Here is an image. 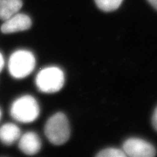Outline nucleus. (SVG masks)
<instances>
[{"instance_id": "1", "label": "nucleus", "mask_w": 157, "mask_h": 157, "mask_svg": "<svg viewBox=\"0 0 157 157\" xmlns=\"http://www.w3.org/2000/svg\"><path fill=\"white\" fill-rule=\"evenodd\" d=\"M36 60L33 54L25 49L14 51L8 61V70L13 78L17 79L28 77L36 67Z\"/></svg>"}, {"instance_id": "2", "label": "nucleus", "mask_w": 157, "mask_h": 157, "mask_svg": "<svg viewBox=\"0 0 157 157\" xmlns=\"http://www.w3.org/2000/svg\"><path fill=\"white\" fill-rule=\"evenodd\" d=\"M45 134L48 141L55 145H61L70 136V126L66 116L61 112L51 116L45 126Z\"/></svg>"}, {"instance_id": "3", "label": "nucleus", "mask_w": 157, "mask_h": 157, "mask_svg": "<svg viewBox=\"0 0 157 157\" xmlns=\"http://www.w3.org/2000/svg\"><path fill=\"white\" fill-rule=\"evenodd\" d=\"M40 108L35 98L24 95L14 100L10 109V113L14 120L22 123L35 121L39 115Z\"/></svg>"}, {"instance_id": "4", "label": "nucleus", "mask_w": 157, "mask_h": 157, "mask_svg": "<svg viewBox=\"0 0 157 157\" xmlns=\"http://www.w3.org/2000/svg\"><path fill=\"white\" fill-rule=\"evenodd\" d=\"M38 90L45 94H52L60 90L64 85V73L60 67L48 66L39 71L36 77Z\"/></svg>"}, {"instance_id": "5", "label": "nucleus", "mask_w": 157, "mask_h": 157, "mask_svg": "<svg viewBox=\"0 0 157 157\" xmlns=\"http://www.w3.org/2000/svg\"><path fill=\"white\" fill-rule=\"evenodd\" d=\"M122 151L126 156L153 157L156 155V150L153 145L144 140L134 137L124 141Z\"/></svg>"}, {"instance_id": "6", "label": "nucleus", "mask_w": 157, "mask_h": 157, "mask_svg": "<svg viewBox=\"0 0 157 157\" xmlns=\"http://www.w3.org/2000/svg\"><path fill=\"white\" fill-rule=\"evenodd\" d=\"M32 26V20L27 14L17 13L10 17L1 26L2 33L9 34L28 30Z\"/></svg>"}, {"instance_id": "7", "label": "nucleus", "mask_w": 157, "mask_h": 157, "mask_svg": "<svg viewBox=\"0 0 157 157\" xmlns=\"http://www.w3.org/2000/svg\"><path fill=\"white\" fill-rule=\"evenodd\" d=\"M18 147L23 153L34 155L41 150V141L39 136L35 132H28L20 137Z\"/></svg>"}, {"instance_id": "8", "label": "nucleus", "mask_w": 157, "mask_h": 157, "mask_svg": "<svg viewBox=\"0 0 157 157\" xmlns=\"http://www.w3.org/2000/svg\"><path fill=\"white\" fill-rule=\"evenodd\" d=\"M21 136L19 127L13 123H6L0 127V141L6 145H11Z\"/></svg>"}, {"instance_id": "9", "label": "nucleus", "mask_w": 157, "mask_h": 157, "mask_svg": "<svg viewBox=\"0 0 157 157\" xmlns=\"http://www.w3.org/2000/svg\"><path fill=\"white\" fill-rule=\"evenodd\" d=\"M22 7V0H0V20L6 21L18 13Z\"/></svg>"}, {"instance_id": "10", "label": "nucleus", "mask_w": 157, "mask_h": 157, "mask_svg": "<svg viewBox=\"0 0 157 157\" xmlns=\"http://www.w3.org/2000/svg\"><path fill=\"white\" fill-rule=\"evenodd\" d=\"M98 8L105 12H111L120 7L123 0H94Z\"/></svg>"}, {"instance_id": "11", "label": "nucleus", "mask_w": 157, "mask_h": 157, "mask_svg": "<svg viewBox=\"0 0 157 157\" xmlns=\"http://www.w3.org/2000/svg\"><path fill=\"white\" fill-rule=\"evenodd\" d=\"M98 157H125L126 155L122 150L115 148H107L100 151L96 155Z\"/></svg>"}, {"instance_id": "12", "label": "nucleus", "mask_w": 157, "mask_h": 157, "mask_svg": "<svg viewBox=\"0 0 157 157\" xmlns=\"http://www.w3.org/2000/svg\"><path fill=\"white\" fill-rule=\"evenodd\" d=\"M153 124L155 128L157 130V107L153 113Z\"/></svg>"}, {"instance_id": "13", "label": "nucleus", "mask_w": 157, "mask_h": 157, "mask_svg": "<svg viewBox=\"0 0 157 157\" xmlns=\"http://www.w3.org/2000/svg\"><path fill=\"white\" fill-rule=\"evenodd\" d=\"M5 66V60L3 56L2 55V54L0 52V72L2 71V70L4 67Z\"/></svg>"}, {"instance_id": "14", "label": "nucleus", "mask_w": 157, "mask_h": 157, "mask_svg": "<svg viewBox=\"0 0 157 157\" xmlns=\"http://www.w3.org/2000/svg\"><path fill=\"white\" fill-rule=\"evenodd\" d=\"M155 9L157 10V0H147Z\"/></svg>"}, {"instance_id": "15", "label": "nucleus", "mask_w": 157, "mask_h": 157, "mask_svg": "<svg viewBox=\"0 0 157 157\" xmlns=\"http://www.w3.org/2000/svg\"><path fill=\"white\" fill-rule=\"evenodd\" d=\"M1 116H2V113H1V110H0V119H1Z\"/></svg>"}]
</instances>
